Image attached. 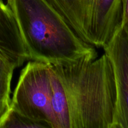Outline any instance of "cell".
Returning <instances> with one entry per match:
<instances>
[{"instance_id": "cell-2", "label": "cell", "mask_w": 128, "mask_h": 128, "mask_svg": "<svg viewBox=\"0 0 128 128\" xmlns=\"http://www.w3.org/2000/svg\"><path fill=\"white\" fill-rule=\"evenodd\" d=\"M28 61L50 64L96 59L94 47L82 41L50 0H8Z\"/></svg>"}, {"instance_id": "cell-4", "label": "cell", "mask_w": 128, "mask_h": 128, "mask_svg": "<svg viewBox=\"0 0 128 128\" xmlns=\"http://www.w3.org/2000/svg\"><path fill=\"white\" fill-rule=\"evenodd\" d=\"M10 109L46 128H58L52 106L50 64L29 61L21 71Z\"/></svg>"}, {"instance_id": "cell-1", "label": "cell", "mask_w": 128, "mask_h": 128, "mask_svg": "<svg viewBox=\"0 0 128 128\" xmlns=\"http://www.w3.org/2000/svg\"><path fill=\"white\" fill-rule=\"evenodd\" d=\"M50 66L64 90L70 128H116L117 90L113 67L106 54Z\"/></svg>"}, {"instance_id": "cell-5", "label": "cell", "mask_w": 128, "mask_h": 128, "mask_svg": "<svg viewBox=\"0 0 128 128\" xmlns=\"http://www.w3.org/2000/svg\"><path fill=\"white\" fill-rule=\"evenodd\" d=\"M103 49L111 61L116 81V128H128V33L121 28Z\"/></svg>"}, {"instance_id": "cell-10", "label": "cell", "mask_w": 128, "mask_h": 128, "mask_svg": "<svg viewBox=\"0 0 128 128\" xmlns=\"http://www.w3.org/2000/svg\"><path fill=\"white\" fill-rule=\"evenodd\" d=\"M122 6V28L128 33V0H121Z\"/></svg>"}, {"instance_id": "cell-8", "label": "cell", "mask_w": 128, "mask_h": 128, "mask_svg": "<svg viewBox=\"0 0 128 128\" xmlns=\"http://www.w3.org/2000/svg\"><path fill=\"white\" fill-rule=\"evenodd\" d=\"M46 128L42 124L36 122L10 109L0 128Z\"/></svg>"}, {"instance_id": "cell-6", "label": "cell", "mask_w": 128, "mask_h": 128, "mask_svg": "<svg viewBox=\"0 0 128 128\" xmlns=\"http://www.w3.org/2000/svg\"><path fill=\"white\" fill-rule=\"evenodd\" d=\"M28 61L13 12L0 0V62L14 70Z\"/></svg>"}, {"instance_id": "cell-3", "label": "cell", "mask_w": 128, "mask_h": 128, "mask_svg": "<svg viewBox=\"0 0 128 128\" xmlns=\"http://www.w3.org/2000/svg\"><path fill=\"white\" fill-rule=\"evenodd\" d=\"M50 1L78 36L94 47H106L122 28L121 0Z\"/></svg>"}, {"instance_id": "cell-9", "label": "cell", "mask_w": 128, "mask_h": 128, "mask_svg": "<svg viewBox=\"0 0 128 128\" xmlns=\"http://www.w3.org/2000/svg\"><path fill=\"white\" fill-rule=\"evenodd\" d=\"M14 70L0 62V100L11 101V84Z\"/></svg>"}, {"instance_id": "cell-7", "label": "cell", "mask_w": 128, "mask_h": 128, "mask_svg": "<svg viewBox=\"0 0 128 128\" xmlns=\"http://www.w3.org/2000/svg\"><path fill=\"white\" fill-rule=\"evenodd\" d=\"M50 68L52 106L58 128H70L68 106L64 90L56 74Z\"/></svg>"}, {"instance_id": "cell-11", "label": "cell", "mask_w": 128, "mask_h": 128, "mask_svg": "<svg viewBox=\"0 0 128 128\" xmlns=\"http://www.w3.org/2000/svg\"><path fill=\"white\" fill-rule=\"evenodd\" d=\"M11 101L4 100H0V125L6 117L10 109Z\"/></svg>"}]
</instances>
